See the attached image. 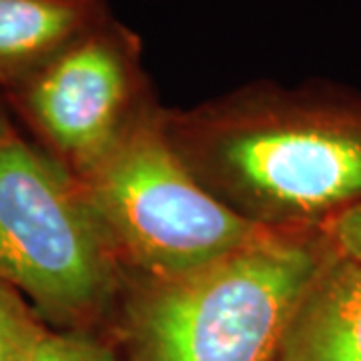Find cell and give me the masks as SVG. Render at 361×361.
<instances>
[{
	"label": "cell",
	"instance_id": "5b68a950",
	"mask_svg": "<svg viewBox=\"0 0 361 361\" xmlns=\"http://www.w3.org/2000/svg\"><path fill=\"white\" fill-rule=\"evenodd\" d=\"M153 103L141 42L109 14L23 87L30 123L75 177L94 167Z\"/></svg>",
	"mask_w": 361,
	"mask_h": 361
},
{
	"label": "cell",
	"instance_id": "277c9868",
	"mask_svg": "<svg viewBox=\"0 0 361 361\" xmlns=\"http://www.w3.org/2000/svg\"><path fill=\"white\" fill-rule=\"evenodd\" d=\"M77 179L127 271L139 279L191 273L271 233L237 215L195 177L169 139L157 103Z\"/></svg>",
	"mask_w": 361,
	"mask_h": 361
},
{
	"label": "cell",
	"instance_id": "7a4b0ae2",
	"mask_svg": "<svg viewBox=\"0 0 361 361\" xmlns=\"http://www.w3.org/2000/svg\"><path fill=\"white\" fill-rule=\"evenodd\" d=\"M327 231H271L207 267L127 283L115 343L123 361H277Z\"/></svg>",
	"mask_w": 361,
	"mask_h": 361
},
{
	"label": "cell",
	"instance_id": "6da1fadb",
	"mask_svg": "<svg viewBox=\"0 0 361 361\" xmlns=\"http://www.w3.org/2000/svg\"><path fill=\"white\" fill-rule=\"evenodd\" d=\"M173 147L221 203L267 231H327L361 205V109L271 82L165 111Z\"/></svg>",
	"mask_w": 361,
	"mask_h": 361
},
{
	"label": "cell",
	"instance_id": "52a82bcc",
	"mask_svg": "<svg viewBox=\"0 0 361 361\" xmlns=\"http://www.w3.org/2000/svg\"><path fill=\"white\" fill-rule=\"evenodd\" d=\"M106 14L104 0H0V75L30 77Z\"/></svg>",
	"mask_w": 361,
	"mask_h": 361
},
{
	"label": "cell",
	"instance_id": "8992f818",
	"mask_svg": "<svg viewBox=\"0 0 361 361\" xmlns=\"http://www.w3.org/2000/svg\"><path fill=\"white\" fill-rule=\"evenodd\" d=\"M277 361H361V261L334 251L301 297Z\"/></svg>",
	"mask_w": 361,
	"mask_h": 361
},
{
	"label": "cell",
	"instance_id": "3957f363",
	"mask_svg": "<svg viewBox=\"0 0 361 361\" xmlns=\"http://www.w3.org/2000/svg\"><path fill=\"white\" fill-rule=\"evenodd\" d=\"M0 281L51 329L92 334L129 283L77 177L11 135H0Z\"/></svg>",
	"mask_w": 361,
	"mask_h": 361
},
{
	"label": "cell",
	"instance_id": "9c48e42d",
	"mask_svg": "<svg viewBox=\"0 0 361 361\" xmlns=\"http://www.w3.org/2000/svg\"><path fill=\"white\" fill-rule=\"evenodd\" d=\"M28 361H123L111 341L92 331L47 329Z\"/></svg>",
	"mask_w": 361,
	"mask_h": 361
},
{
	"label": "cell",
	"instance_id": "30bf717a",
	"mask_svg": "<svg viewBox=\"0 0 361 361\" xmlns=\"http://www.w3.org/2000/svg\"><path fill=\"white\" fill-rule=\"evenodd\" d=\"M327 233L339 253L361 261V205L349 209L334 221Z\"/></svg>",
	"mask_w": 361,
	"mask_h": 361
},
{
	"label": "cell",
	"instance_id": "ba28073f",
	"mask_svg": "<svg viewBox=\"0 0 361 361\" xmlns=\"http://www.w3.org/2000/svg\"><path fill=\"white\" fill-rule=\"evenodd\" d=\"M47 329L25 299L0 281V361H28Z\"/></svg>",
	"mask_w": 361,
	"mask_h": 361
}]
</instances>
